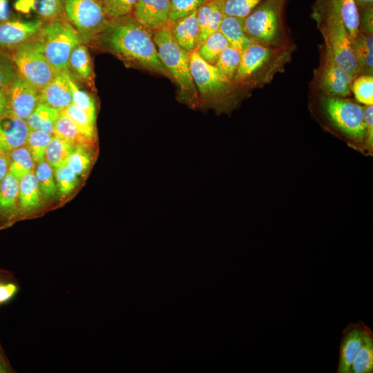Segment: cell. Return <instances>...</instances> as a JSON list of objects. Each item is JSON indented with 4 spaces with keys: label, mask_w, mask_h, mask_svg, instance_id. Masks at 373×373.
<instances>
[{
    "label": "cell",
    "mask_w": 373,
    "mask_h": 373,
    "mask_svg": "<svg viewBox=\"0 0 373 373\" xmlns=\"http://www.w3.org/2000/svg\"><path fill=\"white\" fill-rule=\"evenodd\" d=\"M100 36L105 46L124 61L172 78L160 59L151 32L131 14L111 19Z\"/></svg>",
    "instance_id": "6da1fadb"
},
{
    "label": "cell",
    "mask_w": 373,
    "mask_h": 373,
    "mask_svg": "<svg viewBox=\"0 0 373 373\" xmlns=\"http://www.w3.org/2000/svg\"><path fill=\"white\" fill-rule=\"evenodd\" d=\"M320 108L330 126L348 146L369 155L363 106L344 97L326 95L321 99Z\"/></svg>",
    "instance_id": "7a4b0ae2"
},
{
    "label": "cell",
    "mask_w": 373,
    "mask_h": 373,
    "mask_svg": "<svg viewBox=\"0 0 373 373\" xmlns=\"http://www.w3.org/2000/svg\"><path fill=\"white\" fill-rule=\"evenodd\" d=\"M153 40L161 61L180 87L182 99L192 106L198 105V93L190 73V52L178 44L169 24L153 32Z\"/></svg>",
    "instance_id": "3957f363"
},
{
    "label": "cell",
    "mask_w": 373,
    "mask_h": 373,
    "mask_svg": "<svg viewBox=\"0 0 373 373\" xmlns=\"http://www.w3.org/2000/svg\"><path fill=\"white\" fill-rule=\"evenodd\" d=\"M36 39L44 57L57 73L68 70L70 53L82 43L77 31L66 18L44 23Z\"/></svg>",
    "instance_id": "277c9868"
},
{
    "label": "cell",
    "mask_w": 373,
    "mask_h": 373,
    "mask_svg": "<svg viewBox=\"0 0 373 373\" xmlns=\"http://www.w3.org/2000/svg\"><path fill=\"white\" fill-rule=\"evenodd\" d=\"M314 18L317 21L324 38L326 50L330 52L336 63L347 71L354 79L361 75L352 39L343 21L334 14L313 10Z\"/></svg>",
    "instance_id": "5b68a950"
},
{
    "label": "cell",
    "mask_w": 373,
    "mask_h": 373,
    "mask_svg": "<svg viewBox=\"0 0 373 373\" xmlns=\"http://www.w3.org/2000/svg\"><path fill=\"white\" fill-rule=\"evenodd\" d=\"M64 12L82 44L90 43L100 36L111 20L100 0H64Z\"/></svg>",
    "instance_id": "8992f818"
},
{
    "label": "cell",
    "mask_w": 373,
    "mask_h": 373,
    "mask_svg": "<svg viewBox=\"0 0 373 373\" xmlns=\"http://www.w3.org/2000/svg\"><path fill=\"white\" fill-rule=\"evenodd\" d=\"M285 2L264 0L244 18V31L252 42L271 46L276 41Z\"/></svg>",
    "instance_id": "52a82bcc"
},
{
    "label": "cell",
    "mask_w": 373,
    "mask_h": 373,
    "mask_svg": "<svg viewBox=\"0 0 373 373\" xmlns=\"http://www.w3.org/2000/svg\"><path fill=\"white\" fill-rule=\"evenodd\" d=\"M189 68L200 95L198 104H220L230 92L231 81L204 60L195 50L189 53Z\"/></svg>",
    "instance_id": "ba28073f"
},
{
    "label": "cell",
    "mask_w": 373,
    "mask_h": 373,
    "mask_svg": "<svg viewBox=\"0 0 373 373\" xmlns=\"http://www.w3.org/2000/svg\"><path fill=\"white\" fill-rule=\"evenodd\" d=\"M17 74L40 91L57 74L41 52L36 38L12 50Z\"/></svg>",
    "instance_id": "9c48e42d"
},
{
    "label": "cell",
    "mask_w": 373,
    "mask_h": 373,
    "mask_svg": "<svg viewBox=\"0 0 373 373\" xmlns=\"http://www.w3.org/2000/svg\"><path fill=\"white\" fill-rule=\"evenodd\" d=\"M278 52L270 45L252 42L240 52V63L233 80L241 84L260 74H264L266 79L276 70L282 61V55L279 56Z\"/></svg>",
    "instance_id": "30bf717a"
},
{
    "label": "cell",
    "mask_w": 373,
    "mask_h": 373,
    "mask_svg": "<svg viewBox=\"0 0 373 373\" xmlns=\"http://www.w3.org/2000/svg\"><path fill=\"white\" fill-rule=\"evenodd\" d=\"M44 24L41 19H10L0 23V48L14 50L35 39Z\"/></svg>",
    "instance_id": "8fae6325"
},
{
    "label": "cell",
    "mask_w": 373,
    "mask_h": 373,
    "mask_svg": "<svg viewBox=\"0 0 373 373\" xmlns=\"http://www.w3.org/2000/svg\"><path fill=\"white\" fill-rule=\"evenodd\" d=\"M8 113L26 119L39 103V91L18 74L7 88Z\"/></svg>",
    "instance_id": "7c38bea8"
},
{
    "label": "cell",
    "mask_w": 373,
    "mask_h": 373,
    "mask_svg": "<svg viewBox=\"0 0 373 373\" xmlns=\"http://www.w3.org/2000/svg\"><path fill=\"white\" fill-rule=\"evenodd\" d=\"M372 329L363 321L350 323L343 331L338 373H350L353 361Z\"/></svg>",
    "instance_id": "4fadbf2b"
},
{
    "label": "cell",
    "mask_w": 373,
    "mask_h": 373,
    "mask_svg": "<svg viewBox=\"0 0 373 373\" xmlns=\"http://www.w3.org/2000/svg\"><path fill=\"white\" fill-rule=\"evenodd\" d=\"M353 80V77L338 65L326 50L321 77V88L326 95L341 97L350 95Z\"/></svg>",
    "instance_id": "5bb4252c"
},
{
    "label": "cell",
    "mask_w": 373,
    "mask_h": 373,
    "mask_svg": "<svg viewBox=\"0 0 373 373\" xmlns=\"http://www.w3.org/2000/svg\"><path fill=\"white\" fill-rule=\"evenodd\" d=\"M170 0H138L133 17L150 32L169 24Z\"/></svg>",
    "instance_id": "9a60e30c"
},
{
    "label": "cell",
    "mask_w": 373,
    "mask_h": 373,
    "mask_svg": "<svg viewBox=\"0 0 373 373\" xmlns=\"http://www.w3.org/2000/svg\"><path fill=\"white\" fill-rule=\"evenodd\" d=\"M30 129L26 120L10 113L0 116V149L9 154L26 144Z\"/></svg>",
    "instance_id": "2e32d148"
},
{
    "label": "cell",
    "mask_w": 373,
    "mask_h": 373,
    "mask_svg": "<svg viewBox=\"0 0 373 373\" xmlns=\"http://www.w3.org/2000/svg\"><path fill=\"white\" fill-rule=\"evenodd\" d=\"M313 10L336 15L343 21L351 39L356 37L360 28V19L355 0H316Z\"/></svg>",
    "instance_id": "e0dca14e"
},
{
    "label": "cell",
    "mask_w": 373,
    "mask_h": 373,
    "mask_svg": "<svg viewBox=\"0 0 373 373\" xmlns=\"http://www.w3.org/2000/svg\"><path fill=\"white\" fill-rule=\"evenodd\" d=\"M69 75L68 70L57 73L39 91V103H44L60 111L70 106L72 104V92Z\"/></svg>",
    "instance_id": "ac0fdd59"
},
{
    "label": "cell",
    "mask_w": 373,
    "mask_h": 373,
    "mask_svg": "<svg viewBox=\"0 0 373 373\" xmlns=\"http://www.w3.org/2000/svg\"><path fill=\"white\" fill-rule=\"evenodd\" d=\"M169 26L176 41L182 48L189 52L196 49L199 37L197 10L169 23Z\"/></svg>",
    "instance_id": "d6986e66"
},
{
    "label": "cell",
    "mask_w": 373,
    "mask_h": 373,
    "mask_svg": "<svg viewBox=\"0 0 373 373\" xmlns=\"http://www.w3.org/2000/svg\"><path fill=\"white\" fill-rule=\"evenodd\" d=\"M224 15L217 0H208L197 10L199 23L198 46L210 35L219 30Z\"/></svg>",
    "instance_id": "ffe728a7"
},
{
    "label": "cell",
    "mask_w": 373,
    "mask_h": 373,
    "mask_svg": "<svg viewBox=\"0 0 373 373\" xmlns=\"http://www.w3.org/2000/svg\"><path fill=\"white\" fill-rule=\"evenodd\" d=\"M19 182L11 173L0 182V219L12 221L19 209Z\"/></svg>",
    "instance_id": "44dd1931"
},
{
    "label": "cell",
    "mask_w": 373,
    "mask_h": 373,
    "mask_svg": "<svg viewBox=\"0 0 373 373\" xmlns=\"http://www.w3.org/2000/svg\"><path fill=\"white\" fill-rule=\"evenodd\" d=\"M15 7L24 13L33 11L46 21L65 18L64 0H17Z\"/></svg>",
    "instance_id": "7402d4cb"
},
{
    "label": "cell",
    "mask_w": 373,
    "mask_h": 373,
    "mask_svg": "<svg viewBox=\"0 0 373 373\" xmlns=\"http://www.w3.org/2000/svg\"><path fill=\"white\" fill-rule=\"evenodd\" d=\"M42 194L35 173L30 172L19 180V209L28 213L41 206Z\"/></svg>",
    "instance_id": "603a6c76"
},
{
    "label": "cell",
    "mask_w": 373,
    "mask_h": 373,
    "mask_svg": "<svg viewBox=\"0 0 373 373\" xmlns=\"http://www.w3.org/2000/svg\"><path fill=\"white\" fill-rule=\"evenodd\" d=\"M354 51L358 63L361 75H372L373 71V37L359 29L355 38L352 39Z\"/></svg>",
    "instance_id": "cb8c5ba5"
},
{
    "label": "cell",
    "mask_w": 373,
    "mask_h": 373,
    "mask_svg": "<svg viewBox=\"0 0 373 373\" xmlns=\"http://www.w3.org/2000/svg\"><path fill=\"white\" fill-rule=\"evenodd\" d=\"M53 135L89 149L95 145V142L85 135L75 122L61 111L56 120Z\"/></svg>",
    "instance_id": "d4e9b609"
},
{
    "label": "cell",
    "mask_w": 373,
    "mask_h": 373,
    "mask_svg": "<svg viewBox=\"0 0 373 373\" xmlns=\"http://www.w3.org/2000/svg\"><path fill=\"white\" fill-rule=\"evenodd\" d=\"M243 20L242 18L224 15L219 28L229 44L240 52L252 43L244 31Z\"/></svg>",
    "instance_id": "484cf974"
},
{
    "label": "cell",
    "mask_w": 373,
    "mask_h": 373,
    "mask_svg": "<svg viewBox=\"0 0 373 373\" xmlns=\"http://www.w3.org/2000/svg\"><path fill=\"white\" fill-rule=\"evenodd\" d=\"M59 114L60 111L44 103H39L26 120L30 130L53 135L55 124Z\"/></svg>",
    "instance_id": "4316f807"
},
{
    "label": "cell",
    "mask_w": 373,
    "mask_h": 373,
    "mask_svg": "<svg viewBox=\"0 0 373 373\" xmlns=\"http://www.w3.org/2000/svg\"><path fill=\"white\" fill-rule=\"evenodd\" d=\"M76 146L68 140L52 135L46 149L45 160L54 168L66 164Z\"/></svg>",
    "instance_id": "83f0119b"
},
{
    "label": "cell",
    "mask_w": 373,
    "mask_h": 373,
    "mask_svg": "<svg viewBox=\"0 0 373 373\" xmlns=\"http://www.w3.org/2000/svg\"><path fill=\"white\" fill-rule=\"evenodd\" d=\"M8 156V173L19 180L25 175L33 171L35 162L26 145L14 149Z\"/></svg>",
    "instance_id": "f1b7e54d"
},
{
    "label": "cell",
    "mask_w": 373,
    "mask_h": 373,
    "mask_svg": "<svg viewBox=\"0 0 373 373\" xmlns=\"http://www.w3.org/2000/svg\"><path fill=\"white\" fill-rule=\"evenodd\" d=\"M228 45L227 39L218 30L207 37L195 50L204 60L214 65L222 51Z\"/></svg>",
    "instance_id": "f546056e"
},
{
    "label": "cell",
    "mask_w": 373,
    "mask_h": 373,
    "mask_svg": "<svg viewBox=\"0 0 373 373\" xmlns=\"http://www.w3.org/2000/svg\"><path fill=\"white\" fill-rule=\"evenodd\" d=\"M68 68L84 81H90L92 76L91 60L88 48L82 43L71 52Z\"/></svg>",
    "instance_id": "4dcf8cb0"
},
{
    "label": "cell",
    "mask_w": 373,
    "mask_h": 373,
    "mask_svg": "<svg viewBox=\"0 0 373 373\" xmlns=\"http://www.w3.org/2000/svg\"><path fill=\"white\" fill-rule=\"evenodd\" d=\"M35 174L42 196L45 199L54 197L57 189L50 164L46 160L39 162L37 163Z\"/></svg>",
    "instance_id": "1f68e13d"
},
{
    "label": "cell",
    "mask_w": 373,
    "mask_h": 373,
    "mask_svg": "<svg viewBox=\"0 0 373 373\" xmlns=\"http://www.w3.org/2000/svg\"><path fill=\"white\" fill-rule=\"evenodd\" d=\"M240 59V52L228 45L219 55L214 66L225 77L232 81Z\"/></svg>",
    "instance_id": "d6a6232c"
},
{
    "label": "cell",
    "mask_w": 373,
    "mask_h": 373,
    "mask_svg": "<svg viewBox=\"0 0 373 373\" xmlns=\"http://www.w3.org/2000/svg\"><path fill=\"white\" fill-rule=\"evenodd\" d=\"M373 372V333L367 334L355 357L350 373Z\"/></svg>",
    "instance_id": "836d02e7"
},
{
    "label": "cell",
    "mask_w": 373,
    "mask_h": 373,
    "mask_svg": "<svg viewBox=\"0 0 373 373\" xmlns=\"http://www.w3.org/2000/svg\"><path fill=\"white\" fill-rule=\"evenodd\" d=\"M61 111L71 118L85 135L96 142L95 121L84 111L71 104Z\"/></svg>",
    "instance_id": "e575fe53"
},
{
    "label": "cell",
    "mask_w": 373,
    "mask_h": 373,
    "mask_svg": "<svg viewBox=\"0 0 373 373\" xmlns=\"http://www.w3.org/2000/svg\"><path fill=\"white\" fill-rule=\"evenodd\" d=\"M351 90L359 104L373 105V76L360 75L352 82Z\"/></svg>",
    "instance_id": "d590c367"
},
{
    "label": "cell",
    "mask_w": 373,
    "mask_h": 373,
    "mask_svg": "<svg viewBox=\"0 0 373 373\" xmlns=\"http://www.w3.org/2000/svg\"><path fill=\"white\" fill-rule=\"evenodd\" d=\"M52 135L43 131L30 130L26 145L35 163L45 160L46 149Z\"/></svg>",
    "instance_id": "8d00e7d4"
},
{
    "label": "cell",
    "mask_w": 373,
    "mask_h": 373,
    "mask_svg": "<svg viewBox=\"0 0 373 373\" xmlns=\"http://www.w3.org/2000/svg\"><path fill=\"white\" fill-rule=\"evenodd\" d=\"M224 15L244 19L264 0H217Z\"/></svg>",
    "instance_id": "74e56055"
},
{
    "label": "cell",
    "mask_w": 373,
    "mask_h": 373,
    "mask_svg": "<svg viewBox=\"0 0 373 373\" xmlns=\"http://www.w3.org/2000/svg\"><path fill=\"white\" fill-rule=\"evenodd\" d=\"M55 178L57 189L62 196L70 193L78 183V175L66 164L55 168Z\"/></svg>",
    "instance_id": "f35d334b"
},
{
    "label": "cell",
    "mask_w": 373,
    "mask_h": 373,
    "mask_svg": "<svg viewBox=\"0 0 373 373\" xmlns=\"http://www.w3.org/2000/svg\"><path fill=\"white\" fill-rule=\"evenodd\" d=\"M69 82L72 92V104L84 111L93 120L95 121L96 109L93 98L88 93L79 88L70 75H69Z\"/></svg>",
    "instance_id": "ab89813d"
},
{
    "label": "cell",
    "mask_w": 373,
    "mask_h": 373,
    "mask_svg": "<svg viewBox=\"0 0 373 373\" xmlns=\"http://www.w3.org/2000/svg\"><path fill=\"white\" fill-rule=\"evenodd\" d=\"M91 160V149L77 145L68 157L66 164L77 175H81L88 170Z\"/></svg>",
    "instance_id": "60d3db41"
},
{
    "label": "cell",
    "mask_w": 373,
    "mask_h": 373,
    "mask_svg": "<svg viewBox=\"0 0 373 373\" xmlns=\"http://www.w3.org/2000/svg\"><path fill=\"white\" fill-rule=\"evenodd\" d=\"M208 0H170L169 23L197 10Z\"/></svg>",
    "instance_id": "b9f144b4"
},
{
    "label": "cell",
    "mask_w": 373,
    "mask_h": 373,
    "mask_svg": "<svg viewBox=\"0 0 373 373\" xmlns=\"http://www.w3.org/2000/svg\"><path fill=\"white\" fill-rule=\"evenodd\" d=\"M138 0H104L103 4L108 17L115 19L131 14Z\"/></svg>",
    "instance_id": "7bdbcfd3"
},
{
    "label": "cell",
    "mask_w": 373,
    "mask_h": 373,
    "mask_svg": "<svg viewBox=\"0 0 373 373\" xmlns=\"http://www.w3.org/2000/svg\"><path fill=\"white\" fill-rule=\"evenodd\" d=\"M17 75V67L12 57L0 51V88H8Z\"/></svg>",
    "instance_id": "ee69618b"
},
{
    "label": "cell",
    "mask_w": 373,
    "mask_h": 373,
    "mask_svg": "<svg viewBox=\"0 0 373 373\" xmlns=\"http://www.w3.org/2000/svg\"><path fill=\"white\" fill-rule=\"evenodd\" d=\"M364 121L366 127V144L369 155L373 151V105L363 106Z\"/></svg>",
    "instance_id": "f6af8a7d"
},
{
    "label": "cell",
    "mask_w": 373,
    "mask_h": 373,
    "mask_svg": "<svg viewBox=\"0 0 373 373\" xmlns=\"http://www.w3.org/2000/svg\"><path fill=\"white\" fill-rule=\"evenodd\" d=\"M18 290L19 287L15 283L0 280V305L11 300Z\"/></svg>",
    "instance_id": "bcb514c9"
},
{
    "label": "cell",
    "mask_w": 373,
    "mask_h": 373,
    "mask_svg": "<svg viewBox=\"0 0 373 373\" xmlns=\"http://www.w3.org/2000/svg\"><path fill=\"white\" fill-rule=\"evenodd\" d=\"M12 18L9 0H0V23Z\"/></svg>",
    "instance_id": "7dc6e473"
},
{
    "label": "cell",
    "mask_w": 373,
    "mask_h": 373,
    "mask_svg": "<svg viewBox=\"0 0 373 373\" xmlns=\"http://www.w3.org/2000/svg\"><path fill=\"white\" fill-rule=\"evenodd\" d=\"M8 113L7 88H0V116Z\"/></svg>",
    "instance_id": "c3c4849f"
},
{
    "label": "cell",
    "mask_w": 373,
    "mask_h": 373,
    "mask_svg": "<svg viewBox=\"0 0 373 373\" xmlns=\"http://www.w3.org/2000/svg\"><path fill=\"white\" fill-rule=\"evenodd\" d=\"M9 170V156L8 154L0 155V182L8 174Z\"/></svg>",
    "instance_id": "681fc988"
},
{
    "label": "cell",
    "mask_w": 373,
    "mask_h": 373,
    "mask_svg": "<svg viewBox=\"0 0 373 373\" xmlns=\"http://www.w3.org/2000/svg\"><path fill=\"white\" fill-rule=\"evenodd\" d=\"M13 372L14 370L10 365L0 345V373H10Z\"/></svg>",
    "instance_id": "f907efd6"
},
{
    "label": "cell",
    "mask_w": 373,
    "mask_h": 373,
    "mask_svg": "<svg viewBox=\"0 0 373 373\" xmlns=\"http://www.w3.org/2000/svg\"><path fill=\"white\" fill-rule=\"evenodd\" d=\"M2 153H2L1 150L0 149V155L2 154Z\"/></svg>",
    "instance_id": "816d5d0a"
},
{
    "label": "cell",
    "mask_w": 373,
    "mask_h": 373,
    "mask_svg": "<svg viewBox=\"0 0 373 373\" xmlns=\"http://www.w3.org/2000/svg\"><path fill=\"white\" fill-rule=\"evenodd\" d=\"M100 1H102V2L104 1V0H100Z\"/></svg>",
    "instance_id": "f5cc1de1"
},
{
    "label": "cell",
    "mask_w": 373,
    "mask_h": 373,
    "mask_svg": "<svg viewBox=\"0 0 373 373\" xmlns=\"http://www.w3.org/2000/svg\"><path fill=\"white\" fill-rule=\"evenodd\" d=\"M1 306V305H0Z\"/></svg>",
    "instance_id": "db71d44e"
}]
</instances>
